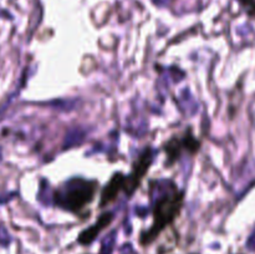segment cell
Segmentation results:
<instances>
[{
	"label": "cell",
	"mask_w": 255,
	"mask_h": 254,
	"mask_svg": "<svg viewBox=\"0 0 255 254\" xmlns=\"http://www.w3.org/2000/svg\"><path fill=\"white\" fill-rule=\"evenodd\" d=\"M184 193L176 187L173 182L171 187H167V192L162 197L157 198L153 207V224L141 237L142 244L151 243L158 237L166 227L173 223L174 219L181 213L183 207Z\"/></svg>",
	"instance_id": "1"
},
{
	"label": "cell",
	"mask_w": 255,
	"mask_h": 254,
	"mask_svg": "<svg viewBox=\"0 0 255 254\" xmlns=\"http://www.w3.org/2000/svg\"><path fill=\"white\" fill-rule=\"evenodd\" d=\"M97 185L94 181L84 178H71L65 182L55 193V203L60 208L79 213L82 208L89 205L96 195Z\"/></svg>",
	"instance_id": "2"
},
{
	"label": "cell",
	"mask_w": 255,
	"mask_h": 254,
	"mask_svg": "<svg viewBox=\"0 0 255 254\" xmlns=\"http://www.w3.org/2000/svg\"><path fill=\"white\" fill-rule=\"evenodd\" d=\"M152 161L153 151L151 149H146L138 157L137 161L135 162L130 175L125 176V178H123V192L126 196H128V197L132 196L135 191L140 187L141 182L150 169V166L152 164Z\"/></svg>",
	"instance_id": "3"
},
{
	"label": "cell",
	"mask_w": 255,
	"mask_h": 254,
	"mask_svg": "<svg viewBox=\"0 0 255 254\" xmlns=\"http://www.w3.org/2000/svg\"><path fill=\"white\" fill-rule=\"evenodd\" d=\"M163 150L167 153V158L169 159V163H173L179 156H182L183 152H191L194 153L199 150V141L191 134V131H187L186 134L179 137H173L169 140L163 146Z\"/></svg>",
	"instance_id": "4"
},
{
	"label": "cell",
	"mask_w": 255,
	"mask_h": 254,
	"mask_svg": "<svg viewBox=\"0 0 255 254\" xmlns=\"http://www.w3.org/2000/svg\"><path fill=\"white\" fill-rule=\"evenodd\" d=\"M112 221H113V213H111V212H106V213H103L102 216H100V218L97 219L96 223H95L94 226L85 229V231L80 234L79 243L82 244V246L91 244L92 242L97 238L100 232H102L106 227L110 226Z\"/></svg>",
	"instance_id": "5"
},
{
	"label": "cell",
	"mask_w": 255,
	"mask_h": 254,
	"mask_svg": "<svg viewBox=\"0 0 255 254\" xmlns=\"http://www.w3.org/2000/svg\"><path fill=\"white\" fill-rule=\"evenodd\" d=\"M123 178H125V175L116 173L111 178L110 182L103 187V190L101 191V201H100L101 207L112 203L118 197L120 192H123Z\"/></svg>",
	"instance_id": "6"
},
{
	"label": "cell",
	"mask_w": 255,
	"mask_h": 254,
	"mask_svg": "<svg viewBox=\"0 0 255 254\" xmlns=\"http://www.w3.org/2000/svg\"><path fill=\"white\" fill-rule=\"evenodd\" d=\"M10 243V237L6 233V229L3 226H0V246H8Z\"/></svg>",
	"instance_id": "7"
},
{
	"label": "cell",
	"mask_w": 255,
	"mask_h": 254,
	"mask_svg": "<svg viewBox=\"0 0 255 254\" xmlns=\"http://www.w3.org/2000/svg\"><path fill=\"white\" fill-rule=\"evenodd\" d=\"M248 246H249L250 249H255V236L250 238V241H249V243H248Z\"/></svg>",
	"instance_id": "8"
},
{
	"label": "cell",
	"mask_w": 255,
	"mask_h": 254,
	"mask_svg": "<svg viewBox=\"0 0 255 254\" xmlns=\"http://www.w3.org/2000/svg\"><path fill=\"white\" fill-rule=\"evenodd\" d=\"M0 159H1V153H0Z\"/></svg>",
	"instance_id": "9"
}]
</instances>
